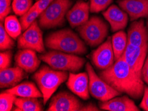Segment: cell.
Listing matches in <instances>:
<instances>
[{
	"mask_svg": "<svg viewBox=\"0 0 148 111\" xmlns=\"http://www.w3.org/2000/svg\"><path fill=\"white\" fill-rule=\"evenodd\" d=\"M99 76L121 94L139 100L142 98L145 85L142 76L129 66L123 56L110 67L99 72Z\"/></svg>",
	"mask_w": 148,
	"mask_h": 111,
	"instance_id": "cell-1",
	"label": "cell"
},
{
	"mask_svg": "<svg viewBox=\"0 0 148 111\" xmlns=\"http://www.w3.org/2000/svg\"><path fill=\"white\" fill-rule=\"evenodd\" d=\"M45 47L75 55H84L88 51L84 41L71 29L66 28L51 33L45 41Z\"/></svg>",
	"mask_w": 148,
	"mask_h": 111,
	"instance_id": "cell-2",
	"label": "cell"
},
{
	"mask_svg": "<svg viewBox=\"0 0 148 111\" xmlns=\"http://www.w3.org/2000/svg\"><path fill=\"white\" fill-rule=\"evenodd\" d=\"M69 74L66 71L53 69L42 66L35 72L33 79L42 94L43 105H46L59 86L68 79Z\"/></svg>",
	"mask_w": 148,
	"mask_h": 111,
	"instance_id": "cell-3",
	"label": "cell"
},
{
	"mask_svg": "<svg viewBox=\"0 0 148 111\" xmlns=\"http://www.w3.org/2000/svg\"><path fill=\"white\" fill-rule=\"evenodd\" d=\"M39 59L53 69L72 72L80 71L86 62L85 59L75 54L56 50L41 54Z\"/></svg>",
	"mask_w": 148,
	"mask_h": 111,
	"instance_id": "cell-4",
	"label": "cell"
},
{
	"mask_svg": "<svg viewBox=\"0 0 148 111\" xmlns=\"http://www.w3.org/2000/svg\"><path fill=\"white\" fill-rule=\"evenodd\" d=\"M77 30L85 43L92 47L102 44L108 35V26L98 16H92Z\"/></svg>",
	"mask_w": 148,
	"mask_h": 111,
	"instance_id": "cell-5",
	"label": "cell"
},
{
	"mask_svg": "<svg viewBox=\"0 0 148 111\" xmlns=\"http://www.w3.org/2000/svg\"><path fill=\"white\" fill-rule=\"evenodd\" d=\"M73 6L71 0H54L39 17V24L43 29H53L63 26L66 15Z\"/></svg>",
	"mask_w": 148,
	"mask_h": 111,
	"instance_id": "cell-6",
	"label": "cell"
},
{
	"mask_svg": "<svg viewBox=\"0 0 148 111\" xmlns=\"http://www.w3.org/2000/svg\"><path fill=\"white\" fill-rule=\"evenodd\" d=\"M86 70L89 77V92L94 98L104 102L122 94L98 76L89 63H86Z\"/></svg>",
	"mask_w": 148,
	"mask_h": 111,
	"instance_id": "cell-7",
	"label": "cell"
},
{
	"mask_svg": "<svg viewBox=\"0 0 148 111\" xmlns=\"http://www.w3.org/2000/svg\"><path fill=\"white\" fill-rule=\"evenodd\" d=\"M38 23L36 20L18 37V49H29L39 53H45L42 32Z\"/></svg>",
	"mask_w": 148,
	"mask_h": 111,
	"instance_id": "cell-8",
	"label": "cell"
},
{
	"mask_svg": "<svg viewBox=\"0 0 148 111\" xmlns=\"http://www.w3.org/2000/svg\"><path fill=\"white\" fill-rule=\"evenodd\" d=\"M93 65L101 71L108 69L115 62V57L112 45V37H108L106 41L100 44L91 55Z\"/></svg>",
	"mask_w": 148,
	"mask_h": 111,
	"instance_id": "cell-9",
	"label": "cell"
},
{
	"mask_svg": "<svg viewBox=\"0 0 148 111\" xmlns=\"http://www.w3.org/2000/svg\"><path fill=\"white\" fill-rule=\"evenodd\" d=\"M83 104L75 95L61 91L51 99L48 111H79Z\"/></svg>",
	"mask_w": 148,
	"mask_h": 111,
	"instance_id": "cell-10",
	"label": "cell"
},
{
	"mask_svg": "<svg viewBox=\"0 0 148 111\" xmlns=\"http://www.w3.org/2000/svg\"><path fill=\"white\" fill-rule=\"evenodd\" d=\"M148 53V43L142 47L128 44L123 54V57L129 66L142 76V68Z\"/></svg>",
	"mask_w": 148,
	"mask_h": 111,
	"instance_id": "cell-11",
	"label": "cell"
},
{
	"mask_svg": "<svg viewBox=\"0 0 148 111\" xmlns=\"http://www.w3.org/2000/svg\"><path fill=\"white\" fill-rule=\"evenodd\" d=\"M66 86L74 94L83 100H88L90 98L89 77L87 72L77 74L74 72L69 73Z\"/></svg>",
	"mask_w": 148,
	"mask_h": 111,
	"instance_id": "cell-12",
	"label": "cell"
},
{
	"mask_svg": "<svg viewBox=\"0 0 148 111\" xmlns=\"http://www.w3.org/2000/svg\"><path fill=\"white\" fill-rule=\"evenodd\" d=\"M102 15L108 22L112 32L123 30L127 26L128 15L120 7L111 5L103 11Z\"/></svg>",
	"mask_w": 148,
	"mask_h": 111,
	"instance_id": "cell-13",
	"label": "cell"
},
{
	"mask_svg": "<svg viewBox=\"0 0 148 111\" xmlns=\"http://www.w3.org/2000/svg\"><path fill=\"white\" fill-rule=\"evenodd\" d=\"M117 2L132 21L148 17V0H118Z\"/></svg>",
	"mask_w": 148,
	"mask_h": 111,
	"instance_id": "cell-14",
	"label": "cell"
},
{
	"mask_svg": "<svg viewBox=\"0 0 148 111\" xmlns=\"http://www.w3.org/2000/svg\"><path fill=\"white\" fill-rule=\"evenodd\" d=\"M15 61L17 66L28 73L37 71L41 64V59L38 57L36 51L29 49H19L15 55Z\"/></svg>",
	"mask_w": 148,
	"mask_h": 111,
	"instance_id": "cell-15",
	"label": "cell"
},
{
	"mask_svg": "<svg viewBox=\"0 0 148 111\" xmlns=\"http://www.w3.org/2000/svg\"><path fill=\"white\" fill-rule=\"evenodd\" d=\"M90 11L89 2L80 0L69 10L66 18L72 28H77L89 19Z\"/></svg>",
	"mask_w": 148,
	"mask_h": 111,
	"instance_id": "cell-16",
	"label": "cell"
},
{
	"mask_svg": "<svg viewBox=\"0 0 148 111\" xmlns=\"http://www.w3.org/2000/svg\"><path fill=\"white\" fill-rule=\"evenodd\" d=\"M127 43L142 47L148 43V29L143 19L134 21L127 30Z\"/></svg>",
	"mask_w": 148,
	"mask_h": 111,
	"instance_id": "cell-17",
	"label": "cell"
},
{
	"mask_svg": "<svg viewBox=\"0 0 148 111\" xmlns=\"http://www.w3.org/2000/svg\"><path fill=\"white\" fill-rule=\"evenodd\" d=\"M99 108L108 111H140L133 100L128 95L115 97L110 100L99 103Z\"/></svg>",
	"mask_w": 148,
	"mask_h": 111,
	"instance_id": "cell-18",
	"label": "cell"
},
{
	"mask_svg": "<svg viewBox=\"0 0 148 111\" xmlns=\"http://www.w3.org/2000/svg\"><path fill=\"white\" fill-rule=\"evenodd\" d=\"M25 72L18 66L0 70V87L10 89L17 85L25 78Z\"/></svg>",
	"mask_w": 148,
	"mask_h": 111,
	"instance_id": "cell-19",
	"label": "cell"
},
{
	"mask_svg": "<svg viewBox=\"0 0 148 111\" xmlns=\"http://www.w3.org/2000/svg\"><path fill=\"white\" fill-rule=\"evenodd\" d=\"M35 83L31 81H25L12 88L6 90L7 92L12 93L18 97H35L42 98L41 90L38 89Z\"/></svg>",
	"mask_w": 148,
	"mask_h": 111,
	"instance_id": "cell-20",
	"label": "cell"
},
{
	"mask_svg": "<svg viewBox=\"0 0 148 111\" xmlns=\"http://www.w3.org/2000/svg\"><path fill=\"white\" fill-rule=\"evenodd\" d=\"M15 111H42L41 102L35 97H18L15 99Z\"/></svg>",
	"mask_w": 148,
	"mask_h": 111,
	"instance_id": "cell-21",
	"label": "cell"
},
{
	"mask_svg": "<svg viewBox=\"0 0 148 111\" xmlns=\"http://www.w3.org/2000/svg\"><path fill=\"white\" fill-rule=\"evenodd\" d=\"M112 45L115 57V61L123 55L127 45V36L124 31L121 30L115 33L112 37Z\"/></svg>",
	"mask_w": 148,
	"mask_h": 111,
	"instance_id": "cell-22",
	"label": "cell"
},
{
	"mask_svg": "<svg viewBox=\"0 0 148 111\" xmlns=\"http://www.w3.org/2000/svg\"><path fill=\"white\" fill-rule=\"evenodd\" d=\"M4 28L13 39L15 40L21 35L23 29L21 22L15 15H10L4 20Z\"/></svg>",
	"mask_w": 148,
	"mask_h": 111,
	"instance_id": "cell-23",
	"label": "cell"
},
{
	"mask_svg": "<svg viewBox=\"0 0 148 111\" xmlns=\"http://www.w3.org/2000/svg\"><path fill=\"white\" fill-rule=\"evenodd\" d=\"M41 13L38 11L37 9L32 6L27 12L25 13L20 17V22H21L22 29L23 31H25L33 22L36 21L37 17H39Z\"/></svg>",
	"mask_w": 148,
	"mask_h": 111,
	"instance_id": "cell-24",
	"label": "cell"
},
{
	"mask_svg": "<svg viewBox=\"0 0 148 111\" xmlns=\"http://www.w3.org/2000/svg\"><path fill=\"white\" fill-rule=\"evenodd\" d=\"M14 39L7 32L4 25L1 22L0 24V49L1 51L10 50L14 48Z\"/></svg>",
	"mask_w": 148,
	"mask_h": 111,
	"instance_id": "cell-25",
	"label": "cell"
},
{
	"mask_svg": "<svg viewBox=\"0 0 148 111\" xmlns=\"http://www.w3.org/2000/svg\"><path fill=\"white\" fill-rule=\"evenodd\" d=\"M33 0H13L12 10L15 14L22 16L32 8Z\"/></svg>",
	"mask_w": 148,
	"mask_h": 111,
	"instance_id": "cell-26",
	"label": "cell"
},
{
	"mask_svg": "<svg viewBox=\"0 0 148 111\" xmlns=\"http://www.w3.org/2000/svg\"><path fill=\"white\" fill-rule=\"evenodd\" d=\"M16 96L6 90L0 94V110L10 111L12 110L14 105Z\"/></svg>",
	"mask_w": 148,
	"mask_h": 111,
	"instance_id": "cell-27",
	"label": "cell"
},
{
	"mask_svg": "<svg viewBox=\"0 0 148 111\" xmlns=\"http://www.w3.org/2000/svg\"><path fill=\"white\" fill-rule=\"evenodd\" d=\"M112 2L113 0H90V11L91 13H99L106 10Z\"/></svg>",
	"mask_w": 148,
	"mask_h": 111,
	"instance_id": "cell-28",
	"label": "cell"
},
{
	"mask_svg": "<svg viewBox=\"0 0 148 111\" xmlns=\"http://www.w3.org/2000/svg\"><path fill=\"white\" fill-rule=\"evenodd\" d=\"M12 10V0H0V20L4 22L5 18L10 15Z\"/></svg>",
	"mask_w": 148,
	"mask_h": 111,
	"instance_id": "cell-29",
	"label": "cell"
},
{
	"mask_svg": "<svg viewBox=\"0 0 148 111\" xmlns=\"http://www.w3.org/2000/svg\"><path fill=\"white\" fill-rule=\"evenodd\" d=\"M13 53L12 51L8 50L5 51H1L0 53V70L5 69L10 67L12 65Z\"/></svg>",
	"mask_w": 148,
	"mask_h": 111,
	"instance_id": "cell-30",
	"label": "cell"
},
{
	"mask_svg": "<svg viewBox=\"0 0 148 111\" xmlns=\"http://www.w3.org/2000/svg\"><path fill=\"white\" fill-rule=\"evenodd\" d=\"M53 1L54 0H37V1H36V3L33 4V6L42 13L51 5Z\"/></svg>",
	"mask_w": 148,
	"mask_h": 111,
	"instance_id": "cell-31",
	"label": "cell"
},
{
	"mask_svg": "<svg viewBox=\"0 0 148 111\" xmlns=\"http://www.w3.org/2000/svg\"><path fill=\"white\" fill-rule=\"evenodd\" d=\"M140 108L145 111H148V87H145L142 102L140 103Z\"/></svg>",
	"mask_w": 148,
	"mask_h": 111,
	"instance_id": "cell-32",
	"label": "cell"
},
{
	"mask_svg": "<svg viewBox=\"0 0 148 111\" xmlns=\"http://www.w3.org/2000/svg\"><path fill=\"white\" fill-rule=\"evenodd\" d=\"M142 77L143 81L148 85V56L145 59L142 68Z\"/></svg>",
	"mask_w": 148,
	"mask_h": 111,
	"instance_id": "cell-33",
	"label": "cell"
},
{
	"mask_svg": "<svg viewBox=\"0 0 148 111\" xmlns=\"http://www.w3.org/2000/svg\"><path fill=\"white\" fill-rule=\"evenodd\" d=\"M80 110L82 111H98L100 110V108H98L95 104L92 103H89L86 104L85 105H82Z\"/></svg>",
	"mask_w": 148,
	"mask_h": 111,
	"instance_id": "cell-34",
	"label": "cell"
},
{
	"mask_svg": "<svg viewBox=\"0 0 148 111\" xmlns=\"http://www.w3.org/2000/svg\"><path fill=\"white\" fill-rule=\"evenodd\" d=\"M147 28L148 29V20H147Z\"/></svg>",
	"mask_w": 148,
	"mask_h": 111,
	"instance_id": "cell-35",
	"label": "cell"
}]
</instances>
